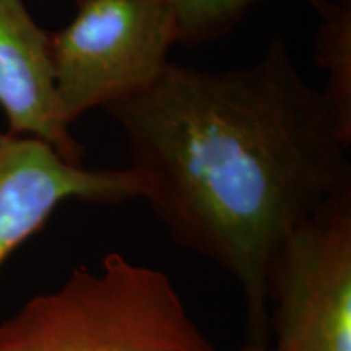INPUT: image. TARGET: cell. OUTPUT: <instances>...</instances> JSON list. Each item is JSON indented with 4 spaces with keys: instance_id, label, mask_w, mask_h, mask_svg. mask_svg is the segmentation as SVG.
Returning a JSON list of instances; mask_svg holds the SVG:
<instances>
[{
    "instance_id": "cell-1",
    "label": "cell",
    "mask_w": 351,
    "mask_h": 351,
    "mask_svg": "<svg viewBox=\"0 0 351 351\" xmlns=\"http://www.w3.org/2000/svg\"><path fill=\"white\" fill-rule=\"evenodd\" d=\"M106 111L124 132L142 199L179 244L234 278L247 346L265 345L289 239L351 184L350 147L320 90L275 38L244 69L171 62L150 90Z\"/></svg>"
},
{
    "instance_id": "cell-2",
    "label": "cell",
    "mask_w": 351,
    "mask_h": 351,
    "mask_svg": "<svg viewBox=\"0 0 351 351\" xmlns=\"http://www.w3.org/2000/svg\"><path fill=\"white\" fill-rule=\"evenodd\" d=\"M0 351H215L163 271L109 254L0 324Z\"/></svg>"
},
{
    "instance_id": "cell-3",
    "label": "cell",
    "mask_w": 351,
    "mask_h": 351,
    "mask_svg": "<svg viewBox=\"0 0 351 351\" xmlns=\"http://www.w3.org/2000/svg\"><path fill=\"white\" fill-rule=\"evenodd\" d=\"M179 43L171 0H77L73 19L51 34L60 106L70 124L96 108L145 93Z\"/></svg>"
},
{
    "instance_id": "cell-4",
    "label": "cell",
    "mask_w": 351,
    "mask_h": 351,
    "mask_svg": "<svg viewBox=\"0 0 351 351\" xmlns=\"http://www.w3.org/2000/svg\"><path fill=\"white\" fill-rule=\"evenodd\" d=\"M241 351H351V184L289 239L271 283L269 341Z\"/></svg>"
},
{
    "instance_id": "cell-5",
    "label": "cell",
    "mask_w": 351,
    "mask_h": 351,
    "mask_svg": "<svg viewBox=\"0 0 351 351\" xmlns=\"http://www.w3.org/2000/svg\"><path fill=\"white\" fill-rule=\"evenodd\" d=\"M142 195L132 168H86L43 140L0 134V267L64 202L119 204Z\"/></svg>"
},
{
    "instance_id": "cell-6",
    "label": "cell",
    "mask_w": 351,
    "mask_h": 351,
    "mask_svg": "<svg viewBox=\"0 0 351 351\" xmlns=\"http://www.w3.org/2000/svg\"><path fill=\"white\" fill-rule=\"evenodd\" d=\"M0 109L8 134L43 140L65 160L83 165L85 148L72 135L57 95L51 34L25 0H0Z\"/></svg>"
},
{
    "instance_id": "cell-7",
    "label": "cell",
    "mask_w": 351,
    "mask_h": 351,
    "mask_svg": "<svg viewBox=\"0 0 351 351\" xmlns=\"http://www.w3.org/2000/svg\"><path fill=\"white\" fill-rule=\"evenodd\" d=\"M317 15L315 64L327 72L320 93L337 132L351 147V0H328Z\"/></svg>"
},
{
    "instance_id": "cell-8",
    "label": "cell",
    "mask_w": 351,
    "mask_h": 351,
    "mask_svg": "<svg viewBox=\"0 0 351 351\" xmlns=\"http://www.w3.org/2000/svg\"><path fill=\"white\" fill-rule=\"evenodd\" d=\"M262 0H171L179 29V43L200 44L230 32L244 13ZM320 13L328 0H302Z\"/></svg>"
}]
</instances>
